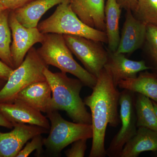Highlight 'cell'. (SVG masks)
Here are the masks:
<instances>
[{"mask_svg":"<svg viewBox=\"0 0 157 157\" xmlns=\"http://www.w3.org/2000/svg\"><path fill=\"white\" fill-rule=\"evenodd\" d=\"M92 89L91 94L83 100L90 109L92 118V144L89 157H104L107 155L105 139L107 126L116 128L121 122L118 111L120 92L104 67Z\"/></svg>","mask_w":157,"mask_h":157,"instance_id":"obj_1","label":"cell"},{"mask_svg":"<svg viewBox=\"0 0 157 157\" xmlns=\"http://www.w3.org/2000/svg\"><path fill=\"white\" fill-rule=\"evenodd\" d=\"M43 73L52 90L50 111H64L74 122L91 124V113L80 96L84 86L82 82L78 78L68 77L67 73H53L48 67Z\"/></svg>","mask_w":157,"mask_h":157,"instance_id":"obj_2","label":"cell"},{"mask_svg":"<svg viewBox=\"0 0 157 157\" xmlns=\"http://www.w3.org/2000/svg\"><path fill=\"white\" fill-rule=\"evenodd\" d=\"M41 44L37 52L47 66H53L59 69L61 72L72 74L79 79L85 86L91 89L95 86L97 77L74 59L63 35L45 34Z\"/></svg>","mask_w":157,"mask_h":157,"instance_id":"obj_3","label":"cell"},{"mask_svg":"<svg viewBox=\"0 0 157 157\" xmlns=\"http://www.w3.org/2000/svg\"><path fill=\"white\" fill-rule=\"evenodd\" d=\"M42 33H55L85 37L102 43H107L106 33L90 27L82 22L71 9L70 0L59 4L54 12L38 24Z\"/></svg>","mask_w":157,"mask_h":157,"instance_id":"obj_4","label":"cell"},{"mask_svg":"<svg viewBox=\"0 0 157 157\" xmlns=\"http://www.w3.org/2000/svg\"><path fill=\"white\" fill-rule=\"evenodd\" d=\"M48 67L34 47L19 67L14 69L0 91V103H12L17 94L29 85L46 80L43 71Z\"/></svg>","mask_w":157,"mask_h":157,"instance_id":"obj_5","label":"cell"},{"mask_svg":"<svg viewBox=\"0 0 157 157\" xmlns=\"http://www.w3.org/2000/svg\"><path fill=\"white\" fill-rule=\"evenodd\" d=\"M46 114L50 128L48 136L43 138V142L47 151L52 154H60L66 147L79 139L92 138L91 124L69 121L62 117L56 110L49 111Z\"/></svg>","mask_w":157,"mask_h":157,"instance_id":"obj_6","label":"cell"},{"mask_svg":"<svg viewBox=\"0 0 157 157\" xmlns=\"http://www.w3.org/2000/svg\"><path fill=\"white\" fill-rule=\"evenodd\" d=\"M73 54L81 62L88 72L98 77L107 61L108 51L102 42L85 37L63 35Z\"/></svg>","mask_w":157,"mask_h":157,"instance_id":"obj_7","label":"cell"},{"mask_svg":"<svg viewBox=\"0 0 157 157\" xmlns=\"http://www.w3.org/2000/svg\"><path fill=\"white\" fill-rule=\"evenodd\" d=\"M135 93L127 90L120 92L119 105L121 127L106 149L107 155L119 157L125 145L137 131V117L135 107Z\"/></svg>","mask_w":157,"mask_h":157,"instance_id":"obj_8","label":"cell"},{"mask_svg":"<svg viewBox=\"0 0 157 157\" xmlns=\"http://www.w3.org/2000/svg\"><path fill=\"white\" fill-rule=\"evenodd\" d=\"M9 24L12 38L11 51L14 69L21 64L29 51L34 45L42 43L45 34L41 33L37 28L24 26L16 19L12 11L9 13Z\"/></svg>","mask_w":157,"mask_h":157,"instance_id":"obj_9","label":"cell"},{"mask_svg":"<svg viewBox=\"0 0 157 157\" xmlns=\"http://www.w3.org/2000/svg\"><path fill=\"white\" fill-rule=\"evenodd\" d=\"M13 125L11 132H0V157H16L29 140L48 132L47 129L38 126L18 123Z\"/></svg>","mask_w":157,"mask_h":157,"instance_id":"obj_10","label":"cell"},{"mask_svg":"<svg viewBox=\"0 0 157 157\" xmlns=\"http://www.w3.org/2000/svg\"><path fill=\"white\" fill-rule=\"evenodd\" d=\"M147 25L127 10L116 53L132 54L143 46L146 40Z\"/></svg>","mask_w":157,"mask_h":157,"instance_id":"obj_11","label":"cell"},{"mask_svg":"<svg viewBox=\"0 0 157 157\" xmlns=\"http://www.w3.org/2000/svg\"><path fill=\"white\" fill-rule=\"evenodd\" d=\"M0 113L12 124H28L49 131L50 123L42 112L18 100L12 103H0Z\"/></svg>","mask_w":157,"mask_h":157,"instance_id":"obj_12","label":"cell"},{"mask_svg":"<svg viewBox=\"0 0 157 157\" xmlns=\"http://www.w3.org/2000/svg\"><path fill=\"white\" fill-rule=\"evenodd\" d=\"M108 51L107 61L104 66L110 73L114 85L121 80L135 78L142 71L150 69L144 61L129 59L122 53H117Z\"/></svg>","mask_w":157,"mask_h":157,"instance_id":"obj_13","label":"cell"},{"mask_svg":"<svg viewBox=\"0 0 157 157\" xmlns=\"http://www.w3.org/2000/svg\"><path fill=\"white\" fill-rule=\"evenodd\" d=\"M74 13L90 27L105 32V0H70Z\"/></svg>","mask_w":157,"mask_h":157,"instance_id":"obj_14","label":"cell"},{"mask_svg":"<svg viewBox=\"0 0 157 157\" xmlns=\"http://www.w3.org/2000/svg\"><path fill=\"white\" fill-rule=\"evenodd\" d=\"M52 94L48 82H37L21 91L14 101H21L40 112L47 113L50 111Z\"/></svg>","mask_w":157,"mask_h":157,"instance_id":"obj_15","label":"cell"},{"mask_svg":"<svg viewBox=\"0 0 157 157\" xmlns=\"http://www.w3.org/2000/svg\"><path fill=\"white\" fill-rule=\"evenodd\" d=\"M64 0H35L13 11L17 20L27 28H37L42 16Z\"/></svg>","mask_w":157,"mask_h":157,"instance_id":"obj_16","label":"cell"},{"mask_svg":"<svg viewBox=\"0 0 157 157\" xmlns=\"http://www.w3.org/2000/svg\"><path fill=\"white\" fill-rule=\"evenodd\" d=\"M148 151H157V132L139 127L124 146L119 157H137L141 153Z\"/></svg>","mask_w":157,"mask_h":157,"instance_id":"obj_17","label":"cell"},{"mask_svg":"<svg viewBox=\"0 0 157 157\" xmlns=\"http://www.w3.org/2000/svg\"><path fill=\"white\" fill-rule=\"evenodd\" d=\"M122 8L117 0H107L105 3V33L107 35L108 50L115 52L120 39L119 23Z\"/></svg>","mask_w":157,"mask_h":157,"instance_id":"obj_18","label":"cell"},{"mask_svg":"<svg viewBox=\"0 0 157 157\" xmlns=\"http://www.w3.org/2000/svg\"><path fill=\"white\" fill-rule=\"evenodd\" d=\"M117 86L141 94L157 103V78L154 74L141 72L135 78L121 80Z\"/></svg>","mask_w":157,"mask_h":157,"instance_id":"obj_19","label":"cell"},{"mask_svg":"<svg viewBox=\"0 0 157 157\" xmlns=\"http://www.w3.org/2000/svg\"><path fill=\"white\" fill-rule=\"evenodd\" d=\"M135 95V107L137 128L144 127L157 132V117L152 102L146 96Z\"/></svg>","mask_w":157,"mask_h":157,"instance_id":"obj_20","label":"cell"},{"mask_svg":"<svg viewBox=\"0 0 157 157\" xmlns=\"http://www.w3.org/2000/svg\"><path fill=\"white\" fill-rule=\"evenodd\" d=\"M10 11L4 10L0 12V59L14 69L11 56V33L9 24Z\"/></svg>","mask_w":157,"mask_h":157,"instance_id":"obj_21","label":"cell"},{"mask_svg":"<svg viewBox=\"0 0 157 157\" xmlns=\"http://www.w3.org/2000/svg\"><path fill=\"white\" fill-rule=\"evenodd\" d=\"M133 14L147 25L157 27V0H137Z\"/></svg>","mask_w":157,"mask_h":157,"instance_id":"obj_22","label":"cell"},{"mask_svg":"<svg viewBox=\"0 0 157 157\" xmlns=\"http://www.w3.org/2000/svg\"><path fill=\"white\" fill-rule=\"evenodd\" d=\"M147 52L152 64L151 69L155 71V76L157 78V27L147 25L145 43Z\"/></svg>","mask_w":157,"mask_h":157,"instance_id":"obj_23","label":"cell"},{"mask_svg":"<svg viewBox=\"0 0 157 157\" xmlns=\"http://www.w3.org/2000/svg\"><path fill=\"white\" fill-rule=\"evenodd\" d=\"M30 142L26 143L25 146L19 151L16 157H28L34 151H36L37 155L42 154V147L44 145L43 138L42 135H38L33 137Z\"/></svg>","mask_w":157,"mask_h":157,"instance_id":"obj_24","label":"cell"},{"mask_svg":"<svg viewBox=\"0 0 157 157\" xmlns=\"http://www.w3.org/2000/svg\"><path fill=\"white\" fill-rule=\"evenodd\" d=\"M87 139H81L76 140L72 144L71 147L65 152L67 157H83L87 148Z\"/></svg>","mask_w":157,"mask_h":157,"instance_id":"obj_25","label":"cell"},{"mask_svg":"<svg viewBox=\"0 0 157 157\" xmlns=\"http://www.w3.org/2000/svg\"><path fill=\"white\" fill-rule=\"evenodd\" d=\"M6 10L14 11L35 0H2Z\"/></svg>","mask_w":157,"mask_h":157,"instance_id":"obj_26","label":"cell"},{"mask_svg":"<svg viewBox=\"0 0 157 157\" xmlns=\"http://www.w3.org/2000/svg\"><path fill=\"white\" fill-rule=\"evenodd\" d=\"M14 69L0 60V78L7 81Z\"/></svg>","mask_w":157,"mask_h":157,"instance_id":"obj_27","label":"cell"},{"mask_svg":"<svg viewBox=\"0 0 157 157\" xmlns=\"http://www.w3.org/2000/svg\"><path fill=\"white\" fill-rule=\"evenodd\" d=\"M137 0H117L122 9L126 10H131L132 12L135 11L137 6Z\"/></svg>","mask_w":157,"mask_h":157,"instance_id":"obj_28","label":"cell"},{"mask_svg":"<svg viewBox=\"0 0 157 157\" xmlns=\"http://www.w3.org/2000/svg\"><path fill=\"white\" fill-rule=\"evenodd\" d=\"M0 126L5 127L7 128L12 129L14 127V125L4 117L2 113H0Z\"/></svg>","mask_w":157,"mask_h":157,"instance_id":"obj_29","label":"cell"},{"mask_svg":"<svg viewBox=\"0 0 157 157\" xmlns=\"http://www.w3.org/2000/svg\"><path fill=\"white\" fill-rule=\"evenodd\" d=\"M6 81H6V80H3V79L0 78V91L3 88L5 85L6 84Z\"/></svg>","mask_w":157,"mask_h":157,"instance_id":"obj_30","label":"cell"},{"mask_svg":"<svg viewBox=\"0 0 157 157\" xmlns=\"http://www.w3.org/2000/svg\"><path fill=\"white\" fill-rule=\"evenodd\" d=\"M6 10V8H5L4 5H3L2 0H0V12Z\"/></svg>","mask_w":157,"mask_h":157,"instance_id":"obj_31","label":"cell"},{"mask_svg":"<svg viewBox=\"0 0 157 157\" xmlns=\"http://www.w3.org/2000/svg\"><path fill=\"white\" fill-rule=\"evenodd\" d=\"M153 104L155 112L156 115L157 117V103L155 102H152Z\"/></svg>","mask_w":157,"mask_h":157,"instance_id":"obj_32","label":"cell"}]
</instances>
